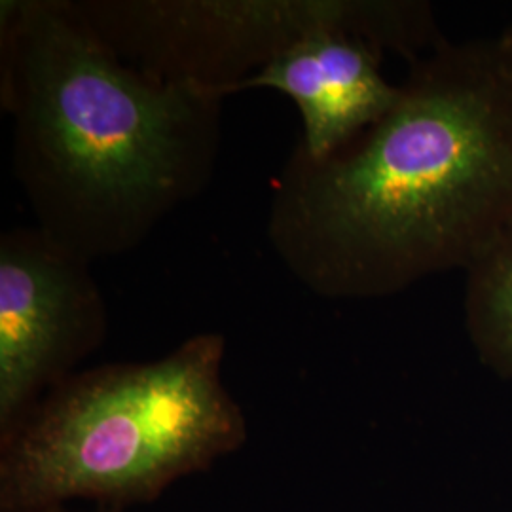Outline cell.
<instances>
[{
  "label": "cell",
  "instance_id": "277c9868",
  "mask_svg": "<svg viewBox=\"0 0 512 512\" xmlns=\"http://www.w3.org/2000/svg\"><path fill=\"white\" fill-rule=\"evenodd\" d=\"M93 33L143 73L222 97L298 40L342 31L408 63L440 40L423 0H74Z\"/></svg>",
  "mask_w": 512,
  "mask_h": 512
},
{
  "label": "cell",
  "instance_id": "6da1fadb",
  "mask_svg": "<svg viewBox=\"0 0 512 512\" xmlns=\"http://www.w3.org/2000/svg\"><path fill=\"white\" fill-rule=\"evenodd\" d=\"M266 238L321 298L403 293L467 270L512 224V42H452L410 63L395 107L348 145H294Z\"/></svg>",
  "mask_w": 512,
  "mask_h": 512
},
{
  "label": "cell",
  "instance_id": "ba28073f",
  "mask_svg": "<svg viewBox=\"0 0 512 512\" xmlns=\"http://www.w3.org/2000/svg\"><path fill=\"white\" fill-rule=\"evenodd\" d=\"M46 512H122L116 511V509H107V507H99V509H95V511H78V509H73L71 505H67V507H55V509H50V511Z\"/></svg>",
  "mask_w": 512,
  "mask_h": 512
},
{
  "label": "cell",
  "instance_id": "5b68a950",
  "mask_svg": "<svg viewBox=\"0 0 512 512\" xmlns=\"http://www.w3.org/2000/svg\"><path fill=\"white\" fill-rule=\"evenodd\" d=\"M109 313L90 262L37 226L0 236V439L103 346Z\"/></svg>",
  "mask_w": 512,
  "mask_h": 512
},
{
  "label": "cell",
  "instance_id": "9c48e42d",
  "mask_svg": "<svg viewBox=\"0 0 512 512\" xmlns=\"http://www.w3.org/2000/svg\"><path fill=\"white\" fill-rule=\"evenodd\" d=\"M503 35H505V37L509 38V40H511V42H512V23H511V25H509V27H507V29H505V31H503Z\"/></svg>",
  "mask_w": 512,
  "mask_h": 512
},
{
  "label": "cell",
  "instance_id": "8992f818",
  "mask_svg": "<svg viewBox=\"0 0 512 512\" xmlns=\"http://www.w3.org/2000/svg\"><path fill=\"white\" fill-rule=\"evenodd\" d=\"M382 52L342 31H317L277 55L234 93L275 90L293 99L302 116L294 143L310 158H325L395 107L401 84L382 74Z\"/></svg>",
  "mask_w": 512,
  "mask_h": 512
},
{
  "label": "cell",
  "instance_id": "3957f363",
  "mask_svg": "<svg viewBox=\"0 0 512 512\" xmlns=\"http://www.w3.org/2000/svg\"><path fill=\"white\" fill-rule=\"evenodd\" d=\"M224 355L222 334L200 332L154 361L78 370L0 439V512L122 511L236 454L249 425Z\"/></svg>",
  "mask_w": 512,
  "mask_h": 512
},
{
  "label": "cell",
  "instance_id": "52a82bcc",
  "mask_svg": "<svg viewBox=\"0 0 512 512\" xmlns=\"http://www.w3.org/2000/svg\"><path fill=\"white\" fill-rule=\"evenodd\" d=\"M463 306L480 363L512 380V224L465 270Z\"/></svg>",
  "mask_w": 512,
  "mask_h": 512
},
{
  "label": "cell",
  "instance_id": "7a4b0ae2",
  "mask_svg": "<svg viewBox=\"0 0 512 512\" xmlns=\"http://www.w3.org/2000/svg\"><path fill=\"white\" fill-rule=\"evenodd\" d=\"M224 99L133 67L74 0L0 2L16 181L38 230L90 264L137 249L207 188Z\"/></svg>",
  "mask_w": 512,
  "mask_h": 512
}]
</instances>
